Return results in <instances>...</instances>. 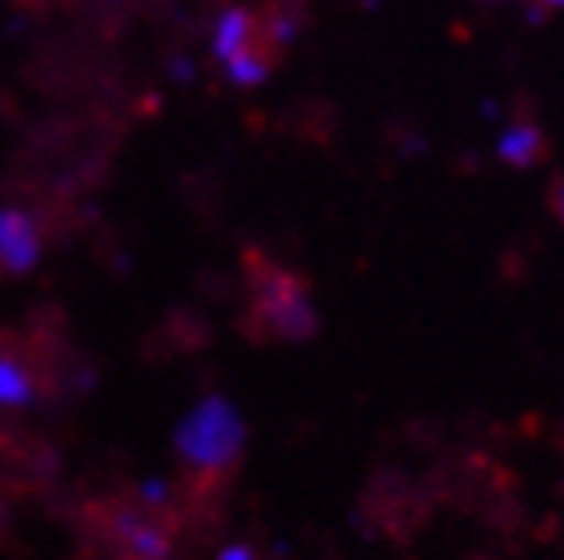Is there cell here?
<instances>
[{
	"label": "cell",
	"instance_id": "30bf717a",
	"mask_svg": "<svg viewBox=\"0 0 564 560\" xmlns=\"http://www.w3.org/2000/svg\"><path fill=\"white\" fill-rule=\"evenodd\" d=\"M556 208H561V220H564V184H561V196H556Z\"/></svg>",
	"mask_w": 564,
	"mask_h": 560
},
{
	"label": "cell",
	"instance_id": "9c48e42d",
	"mask_svg": "<svg viewBox=\"0 0 564 560\" xmlns=\"http://www.w3.org/2000/svg\"><path fill=\"white\" fill-rule=\"evenodd\" d=\"M217 560H257V557H252V549H249V545H232V549H225Z\"/></svg>",
	"mask_w": 564,
	"mask_h": 560
},
{
	"label": "cell",
	"instance_id": "7a4b0ae2",
	"mask_svg": "<svg viewBox=\"0 0 564 560\" xmlns=\"http://www.w3.org/2000/svg\"><path fill=\"white\" fill-rule=\"evenodd\" d=\"M257 324L261 333L284 336V341H304L316 333V309L308 297V284L293 272L269 269V277L257 280Z\"/></svg>",
	"mask_w": 564,
	"mask_h": 560
},
{
	"label": "cell",
	"instance_id": "6da1fadb",
	"mask_svg": "<svg viewBox=\"0 0 564 560\" xmlns=\"http://www.w3.org/2000/svg\"><path fill=\"white\" fill-rule=\"evenodd\" d=\"M245 420H240L237 405L228 397H205L176 424V456L185 461V469L200 476H220L228 469H237L240 453H245Z\"/></svg>",
	"mask_w": 564,
	"mask_h": 560
},
{
	"label": "cell",
	"instance_id": "8fae6325",
	"mask_svg": "<svg viewBox=\"0 0 564 560\" xmlns=\"http://www.w3.org/2000/svg\"><path fill=\"white\" fill-rule=\"evenodd\" d=\"M544 4H564V0H544Z\"/></svg>",
	"mask_w": 564,
	"mask_h": 560
},
{
	"label": "cell",
	"instance_id": "ba28073f",
	"mask_svg": "<svg viewBox=\"0 0 564 560\" xmlns=\"http://www.w3.org/2000/svg\"><path fill=\"white\" fill-rule=\"evenodd\" d=\"M264 76H269V56H264L257 44L228 61V80H232V85H240V88L261 85Z\"/></svg>",
	"mask_w": 564,
	"mask_h": 560
},
{
	"label": "cell",
	"instance_id": "8992f818",
	"mask_svg": "<svg viewBox=\"0 0 564 560\" xmlns=\"http://www.w3.org/2000/svg\"><path fill=\"white\" fill-rule=\"evenodd\" d=\"M497 152L500 161H509L512 169H529L544 157V137L536 125H512V129L500 132Z\"/></svg>",
	"mask_w": 564,
	"mask_h": 560
},
{
	"label": "cell",
	"instance_id": "52a82bcc",
	"mask_svg": "<svg viewBox=\"0 0 564 560\" xmlns=\"http://www.w3.org/2000/svg\"><path fill=\"white\" fill-rule=\"evenodd\" d=\"M33 400V380L24 373L17 360L9 356H0V405H9V409H21Z\"/></svg>",
	"mask_w": 564,
	"mask_h": 560
},
{
	"label": "cell",
	"instance_id": "5b68a950",
	"mask_svg": "<svg viewBox=\"0 0 564 560\" xmlns=\"http://www.w3.org/2000/svg\"><path fill=\"white\" fill-rule=\"evenodd\" d=\"M257 44V24H252V17L245 9H228L220 12L217 21V33H213V49H217L220 61H232V56H240L245 49H252Z\"/></svg>",
	"mask_w": 564,
	"mask_h": 560
},
{
	"label": "cell",
	"instance_id": "277c9868",
	"mask_svg": "<svg viewBox=\"0 0 564 560\" xmlns=\"http://www.w3.org/2000/svg\"><path fill=\"white\" fill-rule=\"evenodd\" d=\"M120 545L129 552V560H164L169 557V532L149 517H120Z\"/></svg>",
	"mask_w": 564,
	"mask_h": 560
},
{
	"label": "cell",
	"instance_id": "3957f363",
	"mask_svg": "<svg viewBox=\"0 0 564 560\" xmlns=\"http://www.w3.org/2000/svg\"><path fill=\"white\" fill-rule=\"evenodd\" d=\"M41 260V233L33 216L17 208H0V272L21 277Z\"/></svg>",
	"mask_w": 564,
	"mask_h": 560
}]
</instances>
